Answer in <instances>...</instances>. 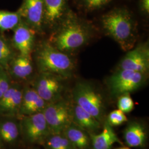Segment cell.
I'll list each match as a JSON object with an SVG mask.
<instances>
[{
    "mask_svg": "<svg viewBox=\"0 0 149 149\" xmlns=\"http://www.w3.org/2000/svg\"><path fill=\"white\" fill-rule=\"evenodd\" d=\"M22 21L19 12L0 10V30L14 29Z\"/></svg>",
    "mask_w": 149,
    "mask_h": 149,
    "instance_id": "obj_21",
    "label": "cell"
},
{
    "mask_svg": "<svg viewBox=\"0 0 149 149\" xmlns=\"http://www.w3.org/2000/svg\"><path fill=\"white\" fill-rule=\"evenodd\" d=\"M124 139L128 147L143 148L147 140V130L144 124L138 121L129 123L124 129Z\"/></svg>",
    "mask_w": 149,
    "mask_h": 149,
    "instance_id": "obj_16",
    "label": "cell"
},
{
    "mask_svg": "<svg viewBox=\"0 0 149 149\" xmlns=\"http://www.w3.org/2000/svg\"><path fill=\"white\" fill-rule=\"evenodd\" d=\"M72 101L85 111L102 122L106 107L101 93L90 82H77L72 91Z\"/></svg>",
    "mask_w": 149,
    "mask_h": 149,
    "instance_id": "obj_4",
    "label": "cell"
},
{
    "mask_svg": "<svg viewBox=\"0 0 149 149\" xmlns=\"http://www.w3.org/2000/svg\"><path fill=\"white\" fill-rule=\"evenodd\" d=\"M115 149H130L129 147H126V146H123V147H119Z\"/></svg>",
    "mask_w": 149,
    "mask_h": 149,
    "instance_id": "obj_28",
    "label": "cell"
},
{
    "mask_svg": "<svg viewBox=\"0 0 149 149\" xmlns=\"http://www.w3.org/2000/svg\"><path fill=\"white\" fill-rule=\"evenodd\" d=\"M149 69V48L148 43L139 44L128 51L118 68V69L130 70L146 74Z\"/></svg>",
    "mask_w": 149,
    "mask_h": 149,
    "instance_id": "obj_9",
    "label": "cell"
},
{
    "mask_svg": "<svg viewBox=\"0 0 149 149\" xmlns=\"http://www.w3.org/2000/svg\"><path fill=\"white\" fill-rule=\"evenodd\" d=\"M11 85L9 76L6 72L5 69L0 66V98Z\"/></svg>",
    "mask_w": 149,
    "mask_h": 149,
    "instance_id": "obj_26",
    "label": "cell"
},
{
    "mask_svg": "<svg viewBox=\"0 0 149 149\" xmlns=\"http://www.w3.org/2000/svg\"><path fill=\"white\" fill-rule=\"evenodd\" d=\"M72 122L88 133H95L101 128V123L72 101Z\"/></svg>",
    "mask_w": 149,
    "mask_h": 149,
    "instance_id": "obj_15",
    "label": "cell"
},
{
    "mask_svg": "<svg viewBox=\"0 0 149 149\" xmlns=\"http://www.w3.org/2000/svg\"><path fill=\"white\" fill-rule=\"evenodd\" d=\"M140 7L141 11L146 15H149V0H140Z\"/></svg>",
    "mask_w": 149,
    "mask_h": 149,
    "instance_id": "obj_27",
    "label": "cell"
},
{
    "mask_svg": "<svg viewBox=\"0 0 149 149\" xmlns=\"http://www.w3.org/2000/svg\"><path fill=\"white\" fill-rule=\"evenodd\" d=\"M93 149H111L115 143L123 144L112 126L106 122L100 133H89Z\"/></svg>",
    "mask_w": 149,
    "mask_h": 149,
    "instance_id": "obj_17",
    "label": "cell"
},
{
    "mask_svg": "<svg viewBox=\"0 0 149 149\" xmlns=\"http://www.w3.org/2000/svg\"><path fill=\"white\" fill-rule=\"evenodd\" d=\"M9 65L11 74L17 79H26L33 71L31 56H25L19 54L12 59Z\"/></svg>",
    "mask_w": 149,
    "mask_h": 149,
    "instance_id": "obj_18",
    "label": "cell"
},
{
    "mask_svg": "<svg viewBox=\"0 0 149 149\" xmlns=\"http://www.w3.org/2000/svg\"><path fill=\"white\" fill-rule=\"evenodd\" d=\"M48 104V102L39 96L33 87H26L23 90L18 115L23 117L42 112Z\"/></svg>",
    "mask_w": 149,
    "mask_h": 149,
    "instance_id": "obj_14",
    "label": "cell"
},
{
    "mask_svg": "<svg viewBox=\"0 0 149 149\" xmlns=\"http://www.w3.org/2000/svg\"><path fill=\"white\" fill-rule=\"evenodd\" d=\"M64 80L65 79L55 74L40 73L33 87L39 96L49 103L63 97Z\"/></svg>",
    "mask_w": 149,
    "mask_h": 149,
    "instance_id": "obj_8",
    "label": "cell"
},
{
    "mask_svg": "<svg viewBox=\"0 0 149 149\" xmlns=\"http://www.w3.org/2000/svg\"><path fill=\"white\" fill-rule=\"evenodd\" d=\"M127 121L128 118L127 117L125 113L119 109H116L109 113L106 122L111 126L116 127L120 125Z\"/></svg>",
    "mask_w": 149,
    "mask_h": 149,
    "instance_id": "obj_25",
    "label": "cell"
},
{
    "mask_svg": "<svg viewBox=\"0 0 149 149\" xmlns=\"http://www.w3.org/2000/svg\"><path fill=\"white\" fill-rule=\"evenodd\" d=\"M43 113L52 134L63 133L73 123L71 103L63 97L49 103Z\"/></svg>",
    "mask_w": 149,
    "mask_h": 149,
    "instance_id": "obj_6",
    "label": "cell"
},
{
    "mask_svg": "<svg viewBox=\"0 0 149 149\" xmlns=\"http://www.w3.org/2000/svg\"><path fill=\"white\" fill-rule=\"evenodd\" d=\"M13 43L19 54L25 56H31L34 48L36 31L22 19L13 29Z\"/></svg>",
    "mask_w": 149,
    "mask_h": 149,
    "instance_id": "obj_11",
    "label": "cell"
},
{
    "mask_svg": "<svg viewBox=\"0 0 149 149\" xmlns=\"http://www.w3.org/2000/svg\"><path fill=\"white\" fill-rule=\"evenodd\" d=\"M36 60L40 73L55 74L64 79L71 77L76 70L72 55L60 51L47 41L38 46Z\"/></svg>",
    "mask_w": 149,
    "mask_h": 149,
    "instance_id": "obj_3",
    "label": "cell"
},
{
    "mask_svg": "<svg viewBox=\"0 0 149 149\" xmlns=\"http://www.w3.org/2000/svg\"><path fill=\"white\" fill-rule=\"evenodd\" d=\"M76 4L86 12L100 10L109 4L112 0H74Z\"/></svg>",
    "mask_w": 149,
    "mask_h": 149,
    "instance_id": "obj_23",
    "label": "cell"
},
{
    "mask_svg": "<svg viewBox=\"0 0 149 149\" xmlns=\"http://www.w3.org/2000/svg\"><path fill=\"white\" fill-rule=\"evenodd\" d=\"M147 74L130 70L117 69L107 81L111 95L118 97L124 93H130L144 85Z\"/></svg>",
    "mask_w": 149,
    "mask_h": 149,
    "instance_id": "obj_5",
    "label": "cell"
},
{
    "mask_svg": "<svg viewBox=\"0 0 149 149\" xmlns=\"http://www.w3.org/2000/svg\"><path fill=\"white\" fill-rule=\"evenodd\" d=\"M22 19L36 32H40L43 26L44 0H23L18 10Z\"/></svg>",
    "mask_w": 149,
    "mask_h": 149,
    "instance_id": "obj_10",
    "label": "cell"
},
{
    "mask_svg": "<svg viewBox=\"0 0 149 149\" xmlns=\"http://www.w3.org/2000/svg\"><path fill=\"white\" fill-rule=\"evenodd\" d=\"M21 129L31 143L43 144L51 132L43 112L22 117Z\"/></svg>",
    "mask_w": 149,
    "mask_h": 149,
    "instance_id": "obj_7",
    "label": "cell"
},
{
    "mask_svg": "<svg viewBox=\"0 0 149 149\" xmlns=\"http://www.w3.org/2000/svg\"><path fill=\"white\" fill-rule=\"evenodd\" d=\"M23 88L18 84H11L0 98V115L12 117L18 115L21 105Z\"/></svg>",
    "mask_w": 149,
    "mask_h": 149,
    "instance_id": "obj_12",
    "label": "cell"
},
{
    "mask_svg": "<svg viewBox=\"0 0 149 149\" xmlns=\"http://www.w3.org/2000/svg\"><path fill=\"white\" fill-rule=\"evenodd\" d=\"M84 130L72 123L63 133L76 149H87L91 144L90 135Z\"/></svg>",
    "mask_w": 149,
    "mask_h": 149,
    "instance_id": "obj_19",
    "label": "cell"
},
{
    "mask_svg": "<svg viewBox=\"0 0 149 149\" xmlns=\"http://www.w3.org/2000/svg\"><path fill=\"white\" fill-rule=\"evenodd\" d=\"M67 5L68 0H44L43 25L55 29L68 11Z\"/></svg>",
    "mask_w": 149,
    "mask_h": 149,
    "instance_id": "obj_13",
    "label": "cell"
},
{
    "mask_svg": "<svg viewBox=\"0 0 149 149\" xmlns=\"http://www.w3.org/2000/svg\"><path fill=\"white\" fill-rule=\"evenodd\" d=\"M21 128L16 121L6 120L0 123V140L7 144L17 141L19 136Z\"/></svg>",
    "mask_w": 149,
    "mask_h": 149,
    "instance_id": "obj_20",
    "label": "cell"
},
{
    "mask_svg": "<svg viewBox=\"0 0 149 149\" xmlns=\"http://www.w3.org/2000/svg\"><path fill=\"white\" fill-rule=\"evenodd\" d=\"M117 106L118 109L125 113L132 112L134 108V102L130 93H124L118 96Z\"/></svg>",
    "mask_w": 149,
    "mask_h": 149,
    "instance_id": "obj_24",
    "label": "cell"
},
{
    "mask_svg": "<svg viewBox=\"0 0 149 149\" xmlns=\"http://www.w3.org/2000/svg\"><path fill=\"white\" fill-rule=\"evenodd\" d=\"M44 143L48 149H76L63 133L50 134Z\"/></svg>",
    "mask_w": 149,
    "mask_h": 149,
    "instance_id": "obj_22",
    "label": "cell"
},
{
    "mask_svg": "<svg viewBox=\"0 0 149 149\" xmlns=\"http://www.w3.org/2000/svg\"><path fill=\"white\" fill-rule=\"evenodd\" d=\"M55 29L49 42L71 55L88 43L94 35V28L90 23L70 10Z\"/></svg>",
    "mask_w": 149,
    "mask_h": 149,
    "instance_id": "obj_1",
    "label": "cell"
},
{
    "mask_svg": "<svg viewBox=\"0 0 149 149\" xmlns=\"http://www.w3.org/2000/svg\"><path fill=\"white\" fill-rule=\"evenodd\" d=\"M102 28L124 52L135 47L138 39L137 23L132 13L125 8H115L101 18Z\"/></svg>",
    "mask_w": 149,
    "mask_h": 149,
    "instance_id": "obj_2",
    "label": "cell"
}]
</instances>
